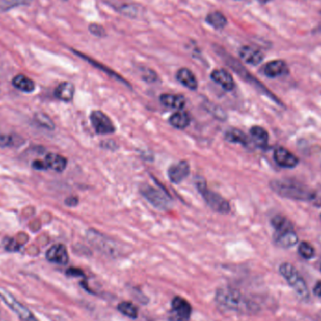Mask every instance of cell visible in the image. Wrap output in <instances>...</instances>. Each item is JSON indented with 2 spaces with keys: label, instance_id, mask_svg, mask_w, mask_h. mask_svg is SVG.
<instances>
[{
  "label": "cell",
  "instance_id": "1",
  "mask_svg": "<svg viewBox=\"0 0 321 321\" xmlns=\"http://www.w3.org/2000/svg\"><path fill=\"white\" fill-rule=\"evenodd\" d=\"M271 187L279 196L286 198L304 201L315 198V193L308 187L290 179H275L271 181Z\"/></svg>",
  "mask_w": 321,
  "mask_h": 321
},
{
  "label": "cell",
  "instance_id": "2",
  "mask_svg": "<svg viewBox=\"0 0 321 321\" xmlns=\"http://www.w3.org/2000/svg\"><path fill=\"white\" fill-rule=\"evenodd\" d=\"M196 188L208 207L218 213L226 214L230 211V205L218 193L210 191L203 178L196 180Z\"/></svg>",
  "mask_w": 321,
  "mask_h": 321
},
{
  "label": "cell",
  "instance_id": "3",
  "mask_svg": "<svg viewBox=\"0 0 321 321\" xmlns=\"http://www.w3.org/2000/svg\"><path fill=\"white\" fill-rule=\"evenodd\" d=\"M280 274L285 278L287 283L291 285L293 289L302 299L309 298V290L305 281L298 273L297 269L290 263L285 262L281 264L279 268Z\"/></svg>",
  "mask_w": 321,
  "mask_h": 321
},
{
  "label": "cell",
  "instance_id": "4",
  "mask_svg": "<svg viewBox=\"0 0 321 321\" xmlns=\"http://www.w3.org/2000/svg\"><path fill=\"white\" fill-rule=\"evenodd\" d=\"M140 193L153 207L160 210H168L172 207V200L167 193L156 189L149 184H144L140 187Z\"/></svg>",
  "mask_w": 321,
  "mask_h": 321
},
{
  "label": "cell",
  "instance_id": "5",
  "mask_svg": "<svg viewBox=\"0 0 321 321\" xmlns=\"http://www.w3.org/2000/svg\"><path fill=\"white\" fill-rule=\"evenodd\" d=\"M192 315V306L184 298H174L172 301V308L170 311V321H189Z\"/></svg>",
  "mask_w": 321,
  "mask_h": 321
},
{
  "label": "cell",
  "instance_id": "6",
  "mask_svg": "<svg viewBox=\"0 0 321 321\" xmlns=\"http://www.w3.org/2000/svg\"><path fill=\"white\" fill-rule=\"evenodd\" d=\"M216 301L222 308L227 310H238L243 304V299L240 294L230 288L221 289L217 293Z\"/></svg>",
  "mask_w": 321,
  "mask_h": 321
},
{
  "label": "cell",
  "instance_id": "7",
  "mask_svg": "<svg viewBox=\"0 0 321 321\" xmlns=\"http://www.w3.org/2000/svg\"><path fill=\"white\" fill-rule=\"evenodd\" d=\"M90 121L96 132L99 135H110L116 131L112 120L100 110H95L90 114Z\"/></svg>",
  "mask_w": 321,
  "mask_h": 321
},
{
  "label": "cell",
  "instance_id": "8",
  "mask_svg": "<svg viewBox=\"0 0 321 321\" xmlns=\"http://www.w3.org/2000/svg\"><path fill=\"white\" fill-rule=\"evenodd\" d=\"M0 298L10 306V308L14 311L18 316L23 321H38L30 310L25 308L23 304L18 302L15 298L12 297L9 292L0 288Z\"/></svg>",
  "mask_w": 321,
  "mask_h": 321
},
{
  "label": "cell",
  "instance_id": "9",
  "mask_svg": "<svg viewBox=\"0 0 321 321\" xmlns=\"http://www.w3.org/2000/svg\"><path fill=\"white\" fill-rule=\"evenodd\" d=\"M190 174V165L187 160H180L175 164L168 169L169 179L175 184H178L183 181Z\"/></svg>",
  "mask_w": 321,
  "mask_h": 321
},
{
  "label": "cell",
  "instance_id": "10",
  "mask_svg": "<svg viewBox=\"0 0 321 321\" xmlns=\"http://www.w3.org/2000/svg\"><path fill=\"white\" fill-rule=\"evenodd\" d=\"M274 160L276 164L284 168H293L299 165V159L289 150L285 148H277L274 150Z\"/></svg>",
  "mask_w": 321,
  "mask_h": 321
},
{
  "label": "cell",
  "instance_id": "11",
  "mask_svg": "<svg viewBox=\"0 0 321 321\" xmlns=\"http://www.w3.org/2000/svg\"><path fill=\"white\" fill-rule=\"evenodd\" d=\"M238 54L240 59L250 65H258L264 60V55L260 50L249 45H245L240 48Z\"/></svg>",
  "mask_w": 321,
  "mask_h": 321
},
{
  "label": "cell",
  "instance_id": "12",
  "mask_svg": "<svg viewBox=\"0 0 321 321\" xmlns=\"http://www.w3.org/2000/svg\"><path fill=\"white\" fill-rule=\"evenodd\" d=\"M46 258L52 263L66 265L69 262V255L66 249L65 245L63 244H55L46 253Z\"/></svg>",
  "mask_w": 321,
  "mask_h": 321
},
{
  "label": "cell",
  "instance_id": "13",
  "mask_svg": "<svg viewBox=\"0 0 321 321\" xmlns=\"http://www.w3.org/2000/svg\"><path fill=\"white\" fill-rule=\"evenodd\" d=\"M210 77L215 83L220 85L223 89H226L227 91H230L235 88V82L231 74L224 69L214 70L210 74Z\"/></svg>",
  "mask_w": 321,
  "mask_h": 321
},
{
  "label": "cell",
  "instance_id": "14",
  "mask_svg": "<svg viewBox=\"0 0 321 321\" xmlns=\"http://www.w3.org/2000/svg\"><path fill=\"white\" fill-rule=\"evenodd\" d=\"M288 71L287 66L283 60H273L268 62L263 68L264 74L270 78L279 77L285 74Z\"/></svg>",
  "mask_w": 321,
  "mask_h": 321
},
{
  "label": "cell",
  "instance_id": "15",
  "mask_svg": "<svg viewBox=\"0 0 321 321\" xmlns=\"http://www.w3.org/2000/svg\"><path fill=\"white\" fill-rule=\"evenodd\" d=\"M176 76H177L178 82L181 85H183L185 88L192 89V90H196L197 89L198 83H197L196 75L189 69H187V68L179 69Z\"/></svg>",
  "mask_w": 321,
  "mask_h": 321
},
{
  "label": "cell",
  "instance_id": "16",
  "mask_svg": "<svg viewBox=\"0 0 321 321\" xmlns=\"http://www.w3.org/2000/svg\"><path fill=\"white\" fill-rule=\"evenodd\" d=\"M44 162L47 168H50L56 172H62L67 167L66 158L57 153H49L46 155Z\"/></svg>",
  "mask_w": 321,
  "mask_h": 321
},
{
  "label": "cell",
  "instance_id": "17",
  "mask_svg": "<svg viewBox=\"0 0 321 321\" xmlns=\"http://www.w3.org/2000/svg\"><path fill=\"white\" fill-rule=\"evenodd\" d=\"M275 243L282 248H289L294 246L295 244H297V234L294 232V230L279 232L275 236Z\"/></svg>",
  "mask_w": 321,
  "mask_h": 321
},
{
  "label": "cell",
  "instance_id": "18",
  "mask_svg": "<svg viewBox=\"0 0 321 321\" xmlns=\"http://www.w3.org/2000/svg\"><path fill=\"white\" fill-rule=\"evenodd\" d=\"M160 101L165 106L172 109H182L185 106V98L179 94H162Z\"/></svg>",
  "mask_w": 321,
  "mask_h": 321
},
{
  "label": "cell",
  "instance_id": "19",
  "mask_svg": "<svg viewBox=\"0 0 321 321\" xmlns=\"http://www.w3.org/2000/svg\"><path fill=\"white\" fill-rule=\"evenodd\" d=\"M74 86L70 82H63L58 86L55 90V96L63 101H71L74 96Z\"/></svg>",
  "mask_w": 321,
  "mask_h": 321
},
{
  "label": "cell",
  "instance_id": "20",
  "mask_svg": "<svg viewBox=\"0 0 321 321\" xmlns=\"http://www.w3.org/2000/svg\"><path fill=\"white\" fill-rule=\"evenodd\" d=\"M250 135L254 143L259 148L267 147L269 142L268 131L260 126H254L250 130Z\"/></svg>",
  "mask_w": 321,
  "mask_h": 321
},
{
  "label": "cell",
  "instance_id": "21",
  "mask_svg": "<svg viewBox=\"0 0 321 321\" xmlns=\"http://www.w3.org/2000/svg\"><path fill=\"white\" fill-rule=\"evenodd\" d=\"M169 123L178 130H183L190 124V116L185 111H178L170 117Z\"/></svg>",
  "mask_w": 321,
  "mask_h": 321
},
{
  "label": "cell",
  "instance_id": "22",
  "mask_svg": "<svg viewBox=\"0 0 321 321\" xmlns=\"http://www.w3.org/2000/svg\"><path fill=\"white\" fill-rule=\"evenodd\" d=\"M225 138L226 141L233 143V144H240L243 146L248 145V137L244 133V131L236 129V128H230L226 131Z\"/></svg>",
  "mask_w": 321,
  "mask_h": 321
},
{
  "label": "cell",
  "instance_id": "23",
  "mask_svg": "<svg viewBox=\"0 0 321 321\" xmlns=\"http://www.w3.org/2000/svg\"><path fill=\"white\" fill-rule=\"evenodd\" d=\"M12 85L16 89L24 91L26 93H30L35 89V84L30 79L26 77L24 74H18L12 80Z\"/></svg>",
  "mask_w": 321,
  "mask_h": 321
},
{
  "label": "cell",
  "instance_id": "24",
  "mask_svg": "<svg viewBox=\"0 0 321 321\" xmlns=\"http://www.w3.org/2000/svg\"><path fill=\"white\" fill-rule=\"evenodd\" d=\"M73 53L76 54L77 56H79L80 58H82L85 60H87L89 63H90L91 65L94 66L96 68H98V69H100L101 71H104L105 73H107L109 76H111V77H114L115 79H117V80H119L120 81L121 83L126 84V85H128L129 86V83L124 80L123 78L121 77L120 75H119L117 72H115V71H112V70H110L109 68H107L105 66L102 65L101 63H99V62H97L95 60H92V59H89V57H87V56H85L83 54L79 53L77 51H74L73 50Z\"/></svg>",
  "mask_w": 321,
  "mask_h": 321
},
{
  "label": "cell",
  "instance_id": "25",
  "mask_svg": "<svg viewBox=\"0 0 321 321\" xmlns=\"http://www.w3.org/2000/svg\"><path fill=\"white\" fill-rule=\"evenodd\" d=\"M206 22L215 30H223L227 24L226 16L220 12L208 13V16L206 17Z\"/></svg>",
  "mask_w": 321,
  "mask_h": 321
},
{
  "label": "cell",
  "instance_id": "26",
  "mask_svg": "<svg viewBox=\"0 0 321 321\" xmlns=\"http://www.w3.org/2000/svg\"><path fill=\"white\" fill-rule=\"evenodd\" d=\"M272 225L277 233L293 230V225L291 222L283 215H275L272 219Z\"/></svg>",
  "mask_w": 321,
  "mask_h": 321
},
{
  "label": "cell",
  "instance_id": "27",
  "mask_svg": "<svg viewBox=\"0 0 321 321\" xmlns=\"http://www.w3.org/2000/svg\"><path fill=\"white\" fill-rule=\"evenodd\" d=\"M118 310L122 314L130 318L136 319L138 316V309L137 306L130 302H121L118 305Z\"/></svg>",
  "mask_w": 321,
  "mask_h": 321
},
{
  "label": "cell",
  "instance_id": "28",
  "mask_svg": "<svg viewBox=\"0 0 321 321\" xmlns=\"http://www.w3.org/2000/svg\"><path fill=\"white\" fill-rule=\"evenodd\" d=\"M31 0H0V12H7L22 5H29Z\"/></svg>",
  "mask_w": 321,
  "mask_h": 321
},
{
  "label": "cell",
  "instance_id": "29",
  "mask_svg": "<svg viewBox=\"0 0 321 321\" xmlns=\"http://www.w3.org/2000/svg\"><path fill=\"white\" fill-rule=\"evenodd\" d=\"M298 251H299V254L301 255V256L305 259H310L315 256L314 247L306 242H303L300 244Z\"/></svg>",
  "mask_w": 321,
  "mask_h": 321
},
{
  "label": "cell",
  "instance_id": "30",
  "mask_svg": "<svg viewBox=\"0 0 321 321\" xmlns=\"http://www.w3.org/2000/svg\"><path fill=\"white\" fill-rule=\"evenodd\" d=\"M89 31H90L93 35L98 36V37H103V36H105V31H104L103 28L101 26L100 24H90V25H89Z\"/></svg>",
  "mask_w": 321,
  "mask_h": 321
},
{
  "label": "cell",
  "instance_id": "31",
  "mask_svg": "<svg viewBox=\"0 0 321 321\" xmlns=\"http://www.w3.org/2000/svg\"><path fill=\"white\" fill-rule=\"evenodd\" d=\"M37 119H38V121L40 122V124H42V126L49 128V129H53V121H51V119H49L46 115H38Z\"/></svg>",
  "mask_w": 321,
  "mask_h": 321
},
{
  "label": "cell",
  "instance_id": "32",
  "mask_svg": "<svg viewBox=\"0 0 321 321\" xmlns=\"http://www.w3.org/2000/svg\"><path fill=\"white\" fill-rule=\"evenodd\" d=\"M32 167H33L34 169H37V170H45V169H47V167L45 165V162H43V160H34V163L32 164Z\"/></svg>",
  "mask_w": 321,
  "mask_h": 321
},
{
  "label": "cell",
  "instance_id": "33",
  "mask_svg": "<svg viewBox=\"0 0 321 321\" xmlns=\"http://www.w3.org/2000/svg\"><path fill=\"white\" fill-rule=\"evenodd\" d=\"M66 205H68L69 207H74L78 204V198L75 196H71V197H68L66 199Z\"/></svg>",
  "mask_w": 321,
  "mask_h": 321
},
{
  "label": "cell",
  "instance_id": "34",
  "mask_svg": "<svg viewBox=\"0 0 321 321\" xmlns=\"http://www.w3.org/2000/svg\"><path fill=\"white\" fill-rule=\"evenodd\" d=\"M68 275L71 276H84L83 272L78 270V269H69L67 272Z\"/></svg>",
  "mask_w": 321,
  "mask_h": 321
},
{
  "label": "cell",
  "instance_id": "35",
  "mask_svg": "<svg viewBox=\"0 0 321 321\" xmlns=\"http://www.w3.org/2000/svg\"><path fill=\"white\" fill-rule=\"evenodd\" d=\"M17 244H15V242L8 239V244H6V249L11 250V251H16L18 249Z\"/></svg>",
  "mask_w": 321,
  "mask_h": 321
},
{
  "label": "cell",
  "instance_id": "36",
  "mask_svg": "<svg viewBox=\"0 0 321 321\" xmlns=\"http://www.w3.org/2000/svg\"><path fill=\"white\" fill-rule=\"evenodd\" d=\"M314 294H315L316 297L320 298L321 299V281L317 282L316 285L314 287Z\"/></svg>",
  "mask_w": 321,
  "mask_h": 321
},
{
  "label": "cell",
  "instance_id": "37",
  "mask_svg": "<svg viewBox=\"0 0 321 321\" xmlns=\"http://www.w3.org/2000/svg\"><path fill=\"white\" fill-rule=\"evenodd\" d=\"M260 1H263V2H266V1H269V0H260Z\"/></svg>",
  "mask_w": 321,
  "mask_h": 321
},
{
  "label": "cell",
  "instance_id": "38",
  "mask_svg": "<svg viewBox=\"0 0 321 321\" xmlns=\"http://www.w3.org/2000/svg\"><path fill=\"white\" fill-rule=\"evenodd\" d=\"M63 1H67V0H63Z\"/></svg>",
  "mask_w": 321,
  "mask_h": 321
},
{
  "label": "cell",
  "instance_id": "39",
  "mask_svg": "<svg viewBox=\"0 0 321 321\" xmlns=\"http://www.w3.org/2000/svg\"><path fill=\"white\" fill-rule=\"evenodd\" d=\"M320 218H321V215H320Z\"/></svg>",
  "mask_w": 321,
  "mask_h": 321
}]
</instances>
